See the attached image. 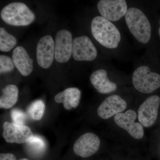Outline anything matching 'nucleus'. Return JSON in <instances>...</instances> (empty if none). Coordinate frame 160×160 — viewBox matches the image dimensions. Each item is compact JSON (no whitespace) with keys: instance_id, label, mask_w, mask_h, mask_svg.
Listing matches in <instances>:
<instances>
[{"instance_id":"obj_6","label":"nucleus","mask_w":160,"mask_h":160,"mask_svg":"<svg viewBox=\"0 0 160 160\" xmlns=\"http://www.w3.org/2000/svg\"><path fill=\"white\" fill-rule=\"evenodd\" d=\"M72 38L71 32L66 29L59 30L54 42L55 59L58 62H68L72 55Z\"/></svg>"},{"instance_id":"obj_20","label":"nucleus","mask_w":160,"mask_h":160,"mask_svg":"<svg viewBox=\"0 0 160 160\" xmlns=\"http://www.w3.org/2000/svg\"><path fill=\"white\" fill-rule=\"evenodd\" d=\"M45 106L42 101L37 100L28 107L27 112L33 120L38 121L42 118L45 112Z\"/></svg>"},{"instance_id":"obj_4","label":"nucleus","mask_w":160,"mask_h":160,"mask_svg":"<svg viewBox=\"0 0 160 160\" xmlns=\"http://www.w3.org/2000/svg\"><path fill=\"white\" fill-rule=\"evenodd\" d=\"M132 81L138 91L146 94L152 93L160 87V75L151 72L146 66H140L135 70Z\"/></svg>"},{"instance_id":"obj_16","label":"nucleus","mask_w":160,"mask_h":160,"mask_svg":"<svg viewBox=\"0 0 160 160\" xmlns=\"http://www.w3.org/2000/svg\"><path fill=\"white\" fill-rule=\"evenodd\" d=\"M81 96L79 89L69 88L58 93L55 97V101L58 103H63L65 109L69 110L78 106Z\"/></svg>"},{"instance_id":"obj_19","label":"nucleus","mask_w":160,"mask_h":160,"mask_svg":"<svg viewBox=\"0 0 160 160\" xmlns=\"http://www.w3.org/2000/svg\"><path fill=\"white\" fill-rule=\"evenodd\" d=\"M26 143L28 151L33 155H40L44 152L46 149L45 141L38 136H33Z\"/></svg>"},{"instance_id":"obj_21","label":"nucleus","mask_w":160,"mask_h":160,"mask_svg":"<svg viewBox=\"0 0 160 160\" xmlns=\"http://www.w3.org/2000/svg\"><path fill=\"white\" fill-rule=\"evenodd\" d=\"M14 64L11 58L7 56H0V73H7L12 71L14 69Z\"/></svg>"},{"instance_id":"obj_1","label":"nucleus","mask_w":160,"mask_h":160,"mask_svg":"<svg viewBox=\"0 0 160 160\" xmlns=\"http://www.w3.org/2000/svg\"><path fill=\"white\" fill-rule=\"evenodd\" d=\"M92 36L102 46L109 49H115L121 41L120 31L113 23L102 16L92 20L91 25Z\"/></svg>"},{"instance_id":"obj_12","label":"nucleus","mask_w":160,"mask_h":160,"mask_svg":"<svg viewBox=\"0 0 160 160\" xmlns=\"http://www.w3.org/2000/svg\"><path fill=\"white\" fill-rule=\"evenodd\" d=\"M37 60L43 69L50 67L55 58L54 41L50 35H46L40 39L37 47Z\"/></svg>"},{"instance_id":"obj_5","label":"nucleus","mask_w":160,"mask_h":160,"mask_svg":"<svg viewBox=\"0 0 160 160\" xmlns=\"http://www.w3.org/2000/svg\"><path fill=\"white\" fill-rule=\"evenodd\" d=\"M97 7L102 16L112 22L118 21L126 16L128 10L125 0H101Z\"/></svg>"},{"instance_id":"obj_3","label":"nucleus","mask_w":160,"mask_h":160,"mask_svg":"<svg viewBox=\"0 0 160 160\" xmlns=\"http://www.w3.org/2000/svg\"><path fill=\"white\" fill-rule=\"evenodd\" d=\"M1 18L6 24L22 26L31 24L34 21L35 16L26 4L15 2L3 8L1 12Z\"/></svg>"},{"instance_id":"obj_23","label":"nucleus","mask_w":160,"mask_h":160,"mask_svg":"<svg viewBox=\"0 0 160 160\" xmlns=\"http://www.w3.org/2000/svg\"><path fill=\"white\" fill-rule=\"evenodd\" d=\"M0 160H16V158L12 153H1Z\"/></svg>"},{"instance_id":"obj_9","label":"nucleus","mask_w":160,"mask_h":160,"mask_svg":"<svg viewBox=\"0 0 160 160\" xmlns=\"http://www.w3.org/2000/svg\"><path fill=\"white\" fill-rule=\"evenodd\" d=\"M3 137L8 143H27L34 136L31 129L25 125H18L6 122L3 124Z\"/></svg>"},{"instance_id":"obj_22","label":"nucleus","mask_w":160,"mask_h":160,"mask_svg":"<svg viewBox=\"0 0 160 160\" xmlns=\"http://www.w3.org/2000/svg\"><path fill=\"white\" fill-rule=\"evenodd\" d=\"M11 114L12 123L18 125H25L26 115L22 110L15 109L12 110Z\"/></svg>"},{"instance_id":"obj_8","label":"nucleus","mask_w":160,"mask_h":160,"mask_svg":"<svg viewBox=\"0 0 160 160\" xmlns=\"http://www.w3.org/2000/svg\"><path fill=\"white\" fill-rule=\"evenodd\" d=\"M72 55L76 61H92L97 56V49L89 37L82 36L73 40Z\"/></svg>"},{"instance_id":"obj_14","label":"nucleus","mask_w":160,"mask_h":160,"mask_svg":"<svg viewBox=\"0 0 160 160\" xmlns=\"http://www.w3.org/2000/svg\"><path fill=\"white\" fill-rule=\"evenodd\" d=\"M12 60L14 66L24 77L31 74L33 69V60L25 48L18 46L12 52Z\"/></svg>"},{"instance_id":"obj_11","label":"nucleus","mask_w":160,"mask_h":160,"mask_svg":"<svg viewBox=\"0 0 160 160\" xmlns=\"http://www.w3.org/2000/svg\"><path fill=\"white\" fill-rule=\"evenodd\" d=\"M100 140L95 133L87 132L81 136L75 142L73 151L82 158H88L96 153L99 148Z\"/></svg>"},{"instance_id":"obj_13","label":"nucleus","mask_w":160,"mask_h":160,"mask_svg":"<svg viewBox=\"0 0 160 160\" xmlns=\"http://www.w3.org/2000/svg\"><path fill=\"white\" fill-rule=\"evenodd\" d=\"M127 103L118 95H112L106 98L98 109V114L103 119H108L124 111Z\"/></svg>"},{"instance_id":"obj_15","label":"nucleus","mask_w":160,"mask_h":160,"mask_svg":"<svg viewBox=\"0 0 160 160\" xmlns=\"http://www.w3.org/2000/svg\"><path fill=\"white\" fill-rule=\"evenodd\" d=\"M90 81L95 89L102 94H107L115 91L117 86L108 77L107 72L101 69L94 72L90 76Z\"/></svg>"},{"instance_id":"obj_2","label":"nucleus","mask_w":160,"mask_h":160,"mask_svg":"<svg viewBox=\"0 0 160 160\" xmlns=\"http://www.w3.org/2000/svg\"><path fill=\"white\" fill-rule=\"evenodd\" d=\"M126 25L134 37L140 42L146 44L151 36V26L148 18L138 8L131 7L127 10Z\"/></svg>"},{"instance_id":"obj_7","label":"nucleus","mask_w":160,"mask_h":160,"mask_svg":"<svg viewBox=\"0 0 160 160\" xmlns=\"http://www.w3.org/2000/svg\"><path fill=\"white\" fill-rule=\"evenodd\" d=\"M160 104L158 96L153 95L146 99L138 110V119L145 127H151L156 122Z\"/></svg>"},{"instance_id":"obj_24","label":"nucleus","mask_w":160,"mask_h":160,"mask_svg":"<svg viewBox=\"0 0 160 160\" xmlns=\"http://www.w3.org/2000/svg\"><path fill=\"white\" fill-rule=\"evenodd\" d=\"M159 35L160 36V27L159 29Z\"/></svg>"},{"instance_id":"obj_25","label":"nucleus","mask_w":160,"mask_h":160,"mask_svg":"<svg viewBox=\"0 0 160 160\" xmlns=\"http://www.w3.org/2000/svg\"><path fill=\"white\" fill-rule=\"evenodd\" d=\"M20 160H28V159H21Z\"/></svg>"},{"instance_id":"obj_10","label":"nucleus","mask_w":160,"mask_h":160,"mask_svg":"<svg viewBox=\"0 0 160 160\" xmlns=\"http://www.w3.org/2000/svg\"><path fill=\"white\" fill-rule=\"evenodd\" d=\"M137 114L133 110L129 109L125 113L115 116L114 120L118 126L125 129L132 138L140 139L144 136V129L139 123L135 122Z\"/></svg>"},{"instance_id":"obj_18","label":"nucleus","mask_w":160,"mask_h":160,"mask_svg":"<svg viewBox=\"0 0 160 160\" xmlns=\"http://www.w3.org/2000/svg\"><path fill=\"white\" fill-rule=\"evenodd\" d=\"M17 43L16 38L8 33L2 27L0 28V50L9 52L14 48Z\"/></svg>"},{"instance_id":"obj_17","label":"nucleus","mask_w":160,"mask_h":160,"mask_svg":"<svg viewBox=\"0 0 160 160\" xmlns=\"http://www.w3.org/2000/svg\"><path fill=\"white\" fill-rule=\"evenodd\" d=\"M19 90L15 85H9L2 90L0 98V108L8 109L15 105L18 98Z\"/></svg>"}]
</instances>
